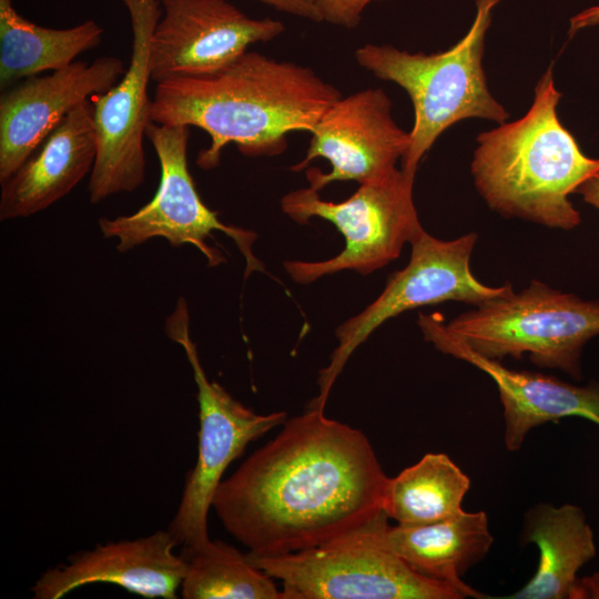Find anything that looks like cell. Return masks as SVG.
Here are the masks:
<instances>
[{
  "instance_id": "cell-1",
  "label": "cell",
  "mask_w": 599,
  "mask_h": 599,
  "mask_svg": "<svg viewBox=\"0 0 599 599\" xmlns=\"http://www.w3.org/2000/svg\"><path fill=\"white\" fill-rule=\"evenodd\" d=\"M219 484L212 507L250 556L325 545L383 514L385 475L366 435L309 407Z\"/></svg>"
},
{
  "instance_id": "cell-2",
  "label": "cell",
  "mask_w": 599,
  "mask_h": 599,
  "mask_svg": "<svg viewBox=\"0 0 599 599\" xmlns=\"http://www.w3.org/2000/svg\"><path fill=\"white\" fill-rule=\"evenodd\" d=\"M341 98L309 68L246 51L215 72L156 83L151 119L204 130L211 143L196 164L210 170L229 143L248 156L281 153L287 133L311 132Z\"/></svg>"
},
{
  "instance_id": "cell-3",
  "label": "cell",
  "mask_w": 599,
  "mask_h": 599,
  "mask_svg": "<svg viewBox=\"0 0 599 599\" xmlns=\"http://www.w3.org/2000/svg\"><path fill=\"white\" fill-rule=\"evenodd\" d=\"M560 97L549 68L521 119L478 135L471 173L486 203L502 216L568 231L581 222L569 195L599 171V159L587 156L561 124Z\"/></svg>"
},
{
  "instance_id": "cell-4",
  "label": "cell",
  "mask_w": 599,
  "mask_h": 599,
  "mask_svg": "<svg viewBox=\"0 0 599 599\" xmlns=\"http://www.w3.org/2000/svg\"><path fill=\"white\" fill-rule=\"evenodd\" d=\"M498 1L477 0L471 28L446 51L409 53L387 44H366L356 50L362 68L399 84L412 99L415 119L402 159L403 170L416 173L437 138L460 120L481 118L502 124L508 119V112L491 97L481 65L485 33Z\"/></svg>"
},
{
  "instance_id": "cell-5",
  "label": "cell",
  "mask_w": 599,
  "mask_h": 599,
  "mask_svg": "<svg viewBox=\"0 0 599 599\" xmlns=\"http://www.w3.org/2000/svg\"><path fill=\"white\" fill-rule=\"evenodd\" d=\"M446 328L487 358L529 359L580 379L585 345L599 335V301L532 280L520 292L497 297L449 322Z\"/></svg>"
},
{
  "instance_id": "cell-6",
  "label": "cell",
  "mask_w": 599,
  "mask_h": 599,
  "mask_svg": "<svg viewBox=\"0 0 599 599\" xmlns=\"http://www.w3.org/2000/svg\"><path fill=\"white\" fill-rule=\"evenodd\" d=\"M414 180V172L396 169L359 184L354 194L337 203L322 200L312 187L284 195L281 207L293 221L326 220L345 238L344 250L328 260L285 262L292 280L309 284L346 270L366 275L399 257L403 246L423 230L413 200Z\"/></svg>"
},
{
  "instance_id": "cell-7",
  "label": "cell",
  "mask_w": 599,
  "mask_h": 599,
  "mask_svg": "<svg viewBox=\"0 0 599 599\" xmlns=\"http://www.w3.org/2000/svg\"><path fill=\"white\" fill-rule=\"evenodd\" d=\"M164 329L166 336L184 349L197 387V458L167 529L182 550H191L211 540L207 515L226 468L251 441L283 425L287 415L285 412L257 414L207 378L190 337V314L183 297L166 318Z\"/></svg>"
},
{
  "instance_id": "cell-8",
  "label": "cell",
  "mask_w": 599,
  "mask_h": 599,
  "mask_svg": "<svg viewBox=\"0 0 599 599\" xmlns=\"http://www.w3.org/2000/svg\"><path fill=\"white\" fill-rule=\"evenodd\" d=\"M476 233L444 241L424 229L409 242L410 260L395 272L378 297L335 332L338 344L326 367L319 370L318 395L309 406L325 409L328 394L355 349L386 321L425 305L448 301L480 306L514 291L511 284L489 286L470 270Z\"/></svg>"
},
{
  "instance_id": "cell-9",
  "label": "cell",
  "mask_w": 599,
  "mask_h": 599,
  "mask_svg": "<svg viewBox=\"0 0 599 599\" xmlns=\"http://www.w3.org/2000/svg\"><path fill=\"white\" fill-rule=\"evenodd\" d=\"M372 522V521H370ZM250 560L282 581L283 599H461L375 541L367 525L311 549Z\"/></svg>"
},
{
  "instance_id": "cell-10",
  "label": "cell",
  "mask_w": 599,
  "mask_h": 599,
  "mask_svg": "<svg viewBox=\"0 0 599 599\" xmlns=\"http://www.w3.org/2000/svg\"><path fill=\"white\" fill-rule=\"evenodd\" d=\"M190 128L151 122L146 138L158 155L161 177L152 200L130 215L99 219L105 238L116 241L120 252H128L155 238H165L172 246L190 244L206 258L209 266L226 261L222 252L211 246L213 232H222L237 246L245 260V277L264 272L263 263L253 253L256 234L223 223L219 213L209 209L200 197L187 166Z\"/></svg>"
},
{
  "instance_id": "cell-11",
  "label": "cell",
  "mask_w": 599,
  "mask_h": 599,
  "mask_svg": "<svg viewBox=\"0 0 599 599\" xmlns=\"http://www.w3.org/2000/svg\"><path fill=\"white\" fill-rule=\"evenodd\" d=\"M132 28L130 64L106 92L92 97L97 158L89 179L90 202L136 190L145 179L144 138L152 122L149 97L151 38L160 0H122Z\"/></svg>"
},
{
  "instance_id": "cell-12",
  "label": "cell",
  "mask_w": 599,
  "mask_h": 599,
  "mask_svg": "<svg viewBox=\"0 0 599 599\" xmlns=\"http://www.w3.org/2000/svg\"><path fill=\"white\" fill-rule=\"evenodd\" d=\"M150 47L152 80L156 83L215 72L256 42L284 31L281 21L252 19L226 0H161Z\"/></svg>"
},
{
  "instance_id": "cell-13",
  "label": "cell",
  "mask_w": 599,
  "mask_h": 599,
  "mask_svg": "<svg viewBox=\"0 0 599 599\" xmlns=\"http://www.w3.org/2000/svg\"><path fill=\"white\" fill-rule=\"evenodd\" d=\"M306 156L291 167L301 171L316 158L326 159L332 170L306 172L309 187L321 191L336 181L354 180L359 184L382 179L406 154L409 132L392 116V102L382 89H366L334 102L311 131Z\"/></svg>"
},
{
  "instance_id": "cell-14",
  "label": "cell",
  "mask_w": 599,
  "mask_h": 599,
  "mask_svg": "<svg viewBox=\"0 0 599 599\" xmlns=\"http://www.w3.org/2000/svg\"><path fill=\"white\" fill-rule=\"evenodd\" d=\"M116 57L74 61L24 79L0 97V183L10 177L73 109L106 92L125 72Z\"/></svg>"
},
{
  "instance_id": "cell-15",
  "label": "cell",
  "mask_w": 599,
  "mask_h": 599,
  "mask_svg": "<svg viewBox=\"0 0 599 599\" xmlns=\"http://www.w3.org/2000/svg\"><path fill=\"white\" fill-rule=\"evenodd\" d=\"M424 338L447 355L479 368L495 382L504 409V441L507 450H518L527 434L547 422L581 417L599 426V383L577 386L551 375L516 370L500 361L470 351L446 328L439 313L418 315Z\"/></svg>"
},
{
  "instance_id": "cell-16",
  "label": "cell",
  "mask_w": 599,
  "mask_h": 599,
  "mask_svg": "<svg viewBox=\"0 0 599 599\" xmlns=\"http://www.w3.org/2000/svg\"><path fill=\"white\" fill-rule=\"evenodd\" d=\"M176 540L159 530L133 540L101 544L71 555L68 564L44 571L31 591L35 599H60L92 583H112L144 598L175 599L186 561Z\"/></svg>"
},
{
  "instance_id": "cell-17",
  "label": "cell",
  "mask_w": 599,
  "mask_h": 599,
  "mask_svg": "<svg viewBox=\"0 0 599 599\" xmlns=\"http://www.w3.org/2000/svg\"><path fill=\"white\" fill-rule=\"evenodd\" d=\"M97 158L93 106L87 100L52 130L27 161L1 182L0 220L28 217L69 194Z\"/></svg>"
},
{
  "instance_id": "cell-18",
  "label": "cell",
  "mask_w": 599,
  "mask_h": 599,
  "mask_svg": "<svg viewBox=\"0 0 599 599\" xmlns=\"http://www.w3.org/2000/svg\"><path fill=\"white\" fill-rule=\"evenodd\" d=\"M387 519L383 512L367 525L375 541L414 571L456 588L465 598L485 597L461 579L487 556L494 542L485 511L463 509L445 519L419 525L389 526Z\"/></svg>"
},
{
  "instance_id": "cell-19",
  "label": "cell",
  "mask_w": 599,
  "mask_h": 599,
  "mask_svg": "<svg viewBox=\"0 0 599 599\" xmlns=\"http://www.w3.org/2000/svg\"><path fill=\"white\" fill-rule=\"evenodd\" d=\"M535 544L539 562L531 579L510 599L583 598L579 570L597 555L593 531L583 510L571 504H540L529 509L521 532Z\"/></svg>"
},
{
  "instance_id": "cell-20",
  "label": "cell",
  "mask_w": 599,
  "mask_h": 599,
  "mask_svg": "<svg viewBox=\"0 0 599 599\" xmlns=\"http://www.w3.org/2000/svg\"><path fill=\"white\" fill-rule=\"evenodd\" d=\"M93 20L67 29L38 26L22 17L13 0H0V87L6 90L44 71L63 69L102 41Z\"/></svg>"
},
{
  "instance_id": "cell-21",
  "label": "cell",
  "mask_w": 599,
  "mask_h": 599,
  "mask_svg": "<svg viewBox=\"0 0 599 599\" xmlns=\"http://www.w3.org/2000/svg\"><path fill=\"white\" fill-rule=\"evenodd\" d=\"M470 479L444 453H428L387 480L383 511L398 525H419L454 516Z\"/></svg>"
},
{
  "instance_id": "cell-22",
  "label": "cell",
  "mask_w": 599,
  "mask_h": 599,
  "mask_svg": "<svg viewBox=\"0 0 599 599\" xmlns=\"http://www.w3.org/2000/svg\"><path fill=\"white\" fill-rule=\"evenodd\" d=\"M181 554L186 561L180 587L184 599H283L273 577L222 540Z\"/></svg>"
},
{
  "instance_id": "cell-23",
  "label": "cell",
  "mask_w": 599,
  "mask_h": 599,
  "mask_svg": "<svg viewBox=\"0 0 599 599\" xmlns=\"http://www.w3.org/2000/svg\"><path fill=\"white\" fill-rule=\"evenodd\" d=\"M275 9L311 19L313 21H322V17L316 8L315 0H258Z\"/></svg>"
},
{
  "instance_id": "cell-24",
  "label": "cell",
  "mask_w": 599,
  "mask_h": 599,
  "mask_svg": "<svg viewBox=\"0 0 599 599\" xmlns=\"http://www.w3.org/2000/svg\"><path fill=\"white\" fill-rule=\"evenodd\" d=\"M599 24V6L590 7L570 19L569 35L572 37L581 29Z\"/></svg>"
},
{
  "instance_id": "cell-25",
  "label": "cell",
  "mask_w": 599,
  "mask_h": 599,
  "mask_svg": "<svg viewBox=\"0 0 599 599\" xmlns=\"http://www.w3.org/2000/svg\"><path fill=\"white\" fill-rule=\"evenodd\" d=\"M582 200L599 210V171L585 180L576 190Z\"/></svg>"
}]
</instances>
